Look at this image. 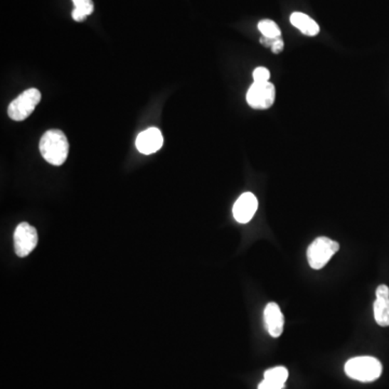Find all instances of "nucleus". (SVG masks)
<instances>
[{
    "mask_svg": "<svg viewBox=\"0 0 389 389\" xmlns=\"http://www.w3.org/2000/svg\"><path fill=\"white\" fill-rule=\"evenodd\" d=\"M39 149L46 161L53 166H62L68 159L70 144L63 131L52 129L41 137Z\"/></svg>",
    "mask_w": 389,
    "mask_h": 389,
    "instance_id": "f257e3e1",
    "label": "nucleus"
},
{
    "mask_svg": "<svg viewBox=\"0 0 389 389\" xmlns=\"http://www.w3.org/2000/svg\"><path fill=\"white\" fill-rule=\"evenodd\" d=\"M380 360L370 356L351 358L345 365V373L353 380L363 383L374 382L382 374Z\"/></svg>",
    "mask_w": 389,
    "mask_h": 389,
    "instance_id": "f03ea898",
    "label": "nucleus"
},
{
    "mask_svg": "<svg viewBox=\"0 0 389 389\" xmlns=\"http://www.w3.org/2000/svg\"><path fill=\"white\" fill-rule=\"evenodd\" d=\"M340 245L328 237L315 239L307 249V260L313 270H321L330 261L331 257L338 252Z\"/></svg>",
    "mask_w": 389,
    "mask_h": 389,
    "instance_id": "7ed1b4c3",
    "label": "nucleus"
},
{
    "mask_svg": "<svg viewBox=\"0 0 389 389\" xmlns=\"http://www.w3.org/2000/svg\"><path fill=\"white\" fill-rule=\"evenodd\" d=\"M41 100V91L32 88L21 93L8 107V115L12 120L23 122L30 117Z\"/></svg>",
    "mask_w": 389,
    "mask_h": 389,
    "instance_id": "20e7f679",
    "label": "nucleus"
},
{
    "mask_svg": "<svg viewBox=\"0 0 389 389\" xmlns=\"http://www.w3.org/2000/svg\"><path fill=\"white\" fill-rule=\"evenodd\" d=\"M276 100V88L270 81L253 82L247 92V102L255 110H268Z\"/></svg>",
    "mask_w": 389,
    "mask_h": 389,
    "instance_id": "39448f33",
    "label": "nucleus"
},
{
    "mask_svg": "<svg viewBox=\"0 0 389 389\" xmlns=\"http://www.w3.org/2000/svg\"><path fill=\"white\" fill-rule=\"evenodd\" d=\"M38 243L37 230L28 223L18 224L14 232V250L18 257H25L32 253Z\"/></svg>",
    "mask_w": 389,
    "mask_h": 389,
    "instance_id": "423d86ee",
    "label": "nucleus"
},
{
    "mask_svg": "<svg viewBox=\"0 0 389 389\" xmlns=\"http://www.w3.org/2000/svg\"><path fill=\"white\" fill-rule=\"evenodd\" d=\"M259 201L252 193H243L233 208L235 220L240 224H245L252 220L257 211Z\"/></svg>",
    "mask_w": 389,
    "mask_h": 389,
    "instance_id": "0eeeda50",
    "label": "nucleus"
},
{
    "mask_svg": "<svg viewBox=\"0 0 389 389\" xmlns=\"http://www.w3.org/2000/svg\"><path fill=\"white\" fill-rule=\"evenodd\" d=\"M164 144V137L159 129L149 128L137 135L135 146L144 155H151L159 151Z\"/></svg>",
    "mask_w": 389,
    "mask_h": 389,
    "instance_id": "6e6552de",
    "label": "nucleus"
},
{
    "mask_svg": "<svg viewBox=\"0 0 389 389\" xmlns=\"http://www.w3.org/2000/svg\"><path fill=\"white\" fill-rule=\"evenodd\" d=\"M264 322L272 338H279L284 332V316L279 305L270 302L264 309Z\"/></svg>",
    "mask_w": 389,
    "mask_h": 389,
    "instance_id": "1a4fd4ad",
    "label": "nucleus"
},
{
    "mask_svg": "<svg viewBox=\"0 0 389 389\" xmlns=\"http://www.w3.org/2000/svg\"><path fill=\"white\" fill-rule=\"evenodd\" d=\"M376 299L374 302V318L380 326H389V288L380 284L376 289Z\"/></svg>",
    "mask_w": 389,
    "mask_h": 389,
    "instance_id": "9d476101",
    "label": "nucleus"
},
{
    "mask_svg": "<svg viewBox=\"0 0 389 389\" xmlns=\"http://www.w3.org/2000/svg\"><path fill=\"white\" fill-rule=\"evenodd\" d=\"M290 22L293 26L297 27V30L301 31L302 34L307 35V36L314 37L319 34V25L307 14H302V12H293L290 16Z\"/></svg>",
    "mask_w": 389,
    "mask_h": 389,
    "instance_id": "9b49d317",
    "label": "nucleus"
},
{
    "mask_svg": "<svg viewBox=\"0 0 389 389\" xmlns=\"http://www.w3.org/2000/svg\"><path fill=\"white\" fill-rule=\"evenodd\" d=\"M75 5V10L73 11V18L77 22L86 20L89 14H92L95 6L92 0H73Z\"/></svg>",
    "mask_w": 389,
    "mask_h": 389,
    "instance_id": "f8f14e48",
    "label": "nucleus"
},
{
    "mask_svg": "<svg viewBox=\"0 0 389 389\" xmlns=\"http://www.w3.org/2000/svg\"><path fill=\"white\" fill-rule=\"evenodd\" d=\"M257 27H259V31L262 33V35L268 37V38H279V37H282V31L274 21L268 20V18L260 21Z\"/></svg>",
    "mask_w": 389,
    "mask_h": 389,
    "instance_id": "ddd939ff",
    "label": "nucleus"
},
{
    "mask_svg": "<svg viewBox=\"0 0 389 389\" xmlns=\"http://www.w3.org/2000/svg\"><path fill=\"white\" fill-rule=\"evenodd\" d=\"M289 372L284 367H276L272 369L267 370L264 373V378L270 380V382L276 383L280 386L284 387L287 380H288Z\"/></svg>",
    "mask_w": 389,
    "mask_h": 389,
    "instance_id": "4468645a",
    "label": "nucleus"
},
{
    "mask_svg": "<svg viewBox=\"0 0 389 389\" xmlns=\"http://www.w3.org/2000/svg\"><path fill=\"white\" fill-rule=\"evenodd\" d=\"M270 72L266 68L260 66L253 70V80L255 82H267L270 81Z\"/></svg>",
    "mask_w": 389,
    "mask_h": 389,
    "instance_id": "2eb2a0df",
    "label": "nucleus"
},
{
    "mask_svg": "<svg viewBox=\"0 0 389 389\" xmlns=\"http://www.w3.org/2000/svg\"><path fill=\"white\" fill-rule=\"evenodd\" d=\"M284 39H282V37H279V38H277L276 41H274V43H272V47H270V49H272V53L279 54L280 52L284 51Z\"/></svg>",
    "mask_w": 389,
    "mask_h": 389,
    "instance_id": "dca6fc26",
    "label": "nucleus"
},
{
    "mask_svg": "<svg viewBox=\"0 0 389 389\" xmlns=\"http://www.w3.org/2000/svg\"><path fill=\"white\" fill-rule=\"evenodd\" d=\"M284 387L280 386V385L276 384V383L270 382V380H265L264 378L259 385V389H282Z\"/></svg>",
    "mask_w": 389,
    "mask_h": 389,
    "instance_id": "f3484780",
    "label": "nucleus"
},
{
    "mask_svg": "<svg viewBox=\"0 0 389 389\" xmlns=\"http://www.w3.org/2000/svg\"><path fill=\"white\" fill-rule=\"evenodd\" d=\"M276 39L277 38H268V37L262 36L260 41H261L262 45L265 46V47L270 48Z\"/></svg>",
    "mask_w": 389,
    "mask_h": 389,
    "instance_id": "a211bd4d",
    "label": "nucleus"
}]
</instances>
